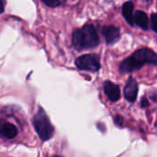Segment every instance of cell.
<instances>
[{
	"label": "cell",
	"mask_w": 157,
	"mask_h": 157,
	"mask_svg": "<svg viewBox=\"0 0 157 157\" xmlns=\"http://www.w3.org/2000/svg\"><path fill=\"white\" fill-rule=\"evenodd\" d=\"M145 63L157 64V54L150 49L144 48L136 51L132 56L125 59L120 65V70L122 73H131L140 69Z\"/></svg>",
	"instance_id": "6da1fadb"
},
{
	"label": "cell",
	"mask_w": 157,
	"mask_h": 157,
	"mask_svg": "<svg viewBox=\"0 0 157 157\" xmlns=\"http://www.w3.org/2000/svg\"><path fill=\"white\" fill-rule=\"evenodd\" d=\"M99 43L98 32L92 24H86L82 29H75L72 36V44L78 50L95 48Z\"/></svg>",
	"instance_id": "7a4b0ae2"
},
{
	"label": "cell",
	"mask_w": 157,
	"mask_h": 157,
	"mask_svg": "<svg viewBox=\"0 0 157 157\" xmlns=\"http://www.w3.org/2000/svg\"><path fill=\"white\" fill-rule=\"evenodd\" d=\"M33 126L41 141H48L53 136L54 128L45 110L41 107H39L38 111L33 116Z\"/></svg>",
	"instance_id": "3957f363"
},
{
	"label": "cell",
	"mask_w": 157,
	"mask_h": 157,
	"mask_svg": "<svg viewBox=\"0 0 157 157\" xmlns=\"http://www.w3.org/2000/svg\"><path fill=\"white\" fill-rule=\"evenodd\" d=\"M100 59L97 54H85L75 60V65L80 70L97 72L100 68Z\"/></svg>",
	"instance_id": "277c9868"
},
{
	"label": "cell",
	"mask_w": 157,
	"mask_h": 157,
	"mask_svg": "<svg viewBox=\"0 0 157 157\" xmlns=\"http://www.w3.org/2000/svg\"><path fill=\"white\" fill-rule=\"evenodd\" d=\"M102 33H103V36H104L108 44H114L121 38L120 29L115 26H105V27H103Z\"/></svg>",
	"instance_id": "5b68a950"
},
{
	"label": "cell",
	"mask_w": 157,
	"mask_h": 157,
	"mask_svg": "<svg viewBox=\"0 0 157 157\" xmlns=\"http://www.w3.org/2000/svg\"><path fill=\"white\" fill-rule=\"evenodd\" d=\"M137 95H138V84L135 79L130 77L124 88L125 98L130 102H134L137 98Z\"/></svg>",
	"instance_id": "8992f818"
},
{
	"label": "cell",
	"mask_w": 157,
	"mask_h": 157,
	"mask_svg": "<svg viewBox=\"0 0 157 157\" xmlns=\"http://www.w3.org/2000/svg\"><path fill=\"white\" fill-rule=\"evenodd\" d=\"M104 92H105L106 96L111 101H117L121 98L120 87L117 85H115L109 81H108L104 84Z\"/></svg>",
	"instance_id": "52a82bcc"
},
{
	"label": "cell",
	"mask_w": 157,
	"mask_h": 157,
	"mask_svg": "<svg viewBox=\"0 0 157 157\" xmlns=\"http://www.w3.org/2000/svg\"><path fill=\"white\" fill-rule=\"evenodd\" d=\"M17 127L10 122H4L0 125V135L6 139H14L17 135Z\"/></svg>",
	"instance_id": "ba28073f"
},
{
	"label": "cell",
	"mask_w": 157,
	"mask_h": 157,
	"mask_svg": "<svg viewBox=\"0 0 157 157\" xmlns=\"http://www.w3.org/2000/svg\"><path fill=\"white\" fill-rule=\"evenodd\" d=\"M133 20L136 23V25H138L143 29H148L149 19H148L147 15L144 12H143L141 10H137L133 17Z\"/></svg>",
	"instance_id": "9c48e42d"
},
{
	"label": "cell",
	"mask_w": 157,
	"mask_h": 157,
	"mask_svg": "<svg viewBox=\"0 0 157 157\" xmlns=\"http://www.w3.org/2000/svg\"><path fill=\"white\" fill-rule=\"evenodd\" d=\"M132 10H133V4L131 1L125 2L122 6V15L124 16L127 22H129L130 25L134 24L133 17H132Z\"/></svg>",
	"instance_id": "30bf717a"
},
{
	"label": "cell",
	"mask_w": 157,
	"mask_h": 157,
	"mask_svg": "<svg viewBox=\"0 0 157 157\" xmlns=\"http://www.w3.org/2000/svg\"><path fill=\"white\" fill-rule=\"evenodd\" d=\"M44 5L50 7H57L62 4L61 0H41Z\"/></svg>",
	"instance_id": "8fae6325"
},
{
	"label": "cell",
	"mask_w": 157,
	"mask_h": 157,
	"mask_svg": "<svg viewBox=\"0 0 157 157\" xmlns=\"http://www.w3.org/2000/svg\"><path fill=\"white\" fill-rule=\"evenodd\" d=\"M151 22H152V28L153 29L157 32V14H153L151 16Z\"/></svg>",
	"instance_id": "7c38bea8"
},
{
	"label": "cell",
	"mask_w": 157,
	"mask_h": 157,
	"mask_svg": "<svg viewBox=\"0 0 157 157\" xmlns=\"http://www.w3.org/2000/svg\"><path fill=\"white\" fill-rule=\"evenodd\" d=\"M114 121H115L116 125H118V126H120V127H121V126L123 125L124 120H123V118H122L121 116H120V115L116 116V117H115V119H114Z\"/></svg>",
	"instance_id": "4fadbf2b"
},
{
	"label": "cell",
	"mask_w": 157,
	"mask_h": 157,
	"mask_svg": "<svg viewBox=\"0 0 157 157\" xmlns=\"http://www.w3.org/2000/svg\"><path fill=\"white\" fill-rule=\"evenodd\" d=\"M6 6V0H0V15L5 11Z\"/></svg>",
	"instance_id": "5bb4252c"
},
{
	"label": "cell",
	"mask_w": 157,
	"mask_h": 157,
	"mask_svg": "<svg viewBox=\"0 0 157 157\" xmlns=\"http://www.w3.org/2000/svg\"><path fill=\"white\" fill-rule=\"evenodd\" d=\"M141 105H142V108H146V107L149 106V102H148V100H147L145 98H144L142 99Z\"/></svg>",
	"instance_id": "9a60e30c"
}]
</instances>
